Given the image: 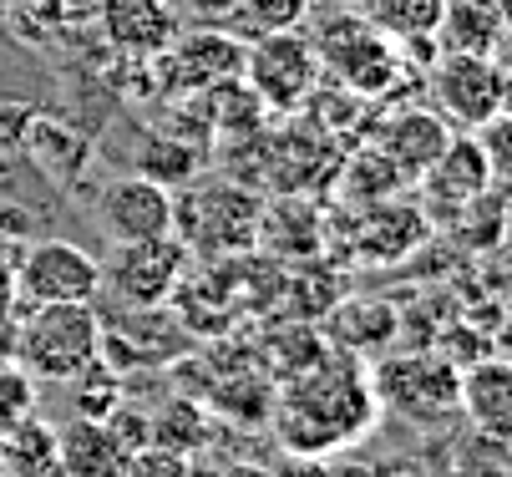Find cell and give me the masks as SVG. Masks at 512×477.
<instances>
[{
    "label": "cell",
    "instance_id": "cell-22",
    "mask_svg": "<svg viewBox=\"0 0 512 477\" xmlns=\"http://www.w3.org/2000/svg\"><path fill=\"white\" fill-rule=\"evenodd\" d=\"M502 229H507V183L492 178L472 203H462V214L452 219V234L472 249V254H492L502 244Z\"/></svg>",
    "mask_w": 512,
    "mask_h": 477
},
{
    "label": "cell",
    "instance_id": "cell-15",
    "mask_svg": "<svg viewBox=\"0 0 512 477\" xmlns=\"http://www.w3.org/2000/svg\"><path fill=\"white\" fill-rule=\"evenodd\" d=\"M173 66L183 72L188 87H213V82H234L244 72V36L229 26H198L188 36H173Z\"/></svg>",
    "mask_w": 512,
    "mask_h": 477
},
{
    "label": "cell",
    "instance_id": "cell-9",
    "mask_svg": "<svg viewBox=\"0 0 512 477\" xmlns=\"http://www.w3.org/2000/svg\"><path fill=\"white\" fill-rule=\"evenodd\" d=\"M376 401H386L391 412L411 417V422H436L457 412V366L447 356H391L376 381H371Z\"/></svg>",
    "mask_w": 512,
    "mask_h": 477
},
{
    "label": "cell",
    "instance_id": "cell-18",
    "mask_svg": "<svg viewBox=\"0 0 512 477\" xmlns=\"http://www.w3.org/2000/svg\"><path fill=\"white\" fill-rule=\"evenodd\" d=\"M335 173H340V198L355 203V209H371V203H386V198H396L401 188H411V183L396 173V163H391L371 138H365L360 148H350V158L335 163Z\"/></svg>",
    "mask_w": 512,
    "mask_h": 477
},
{
    "label": "cell",
    "instance_id": "cell-29",
    "mask_svg": "<svg viewBox=\"0 0 512 477\" xmlns=\"http://www.w3.org/2000/svg\"><path fill=\"white\" fill-rule=\"evenodd\" d=\"M224 477H269V472H259V467H229Z\"/></svg>",
    "mask_w": 512,
    "mask_h": 477
},
{
    "label": "cell",
    "instance_id": "cell-23",
    "mask_svg": "<svg viewBox=\"0 0 512 477\" xmlns=\"http://www.w3.org/2000/svg\"><path fill=\"white\" fill-rule=\"evenodd\" d=\"M335 340H350V351H381L391 346V335H396V315L386 305H340L335 320H330Z\"/></svg>",
    "mask_w": 512,
    "mask_h": 477
},
{
    "label": "cell",
    "instance_id": "cell-2",
    "mask_svg": "<svg viewBox=\"0 0 512 477\" xmlns=\"http://www.w3.org/2000/svg\"><path fill=\"white\" fill-rule=\"evenodd\" d=\"M264 198L254 183L239 178H183V198H173V234L188 254H244L259 244Z\"/></svg>",
    "mask_w": 512,
    "mask_h": 477
},
{
    "label": "cell",
    "instance_id": "cell-13",
    "mask_svg": "<svg viewBox=\"0 0 512 477\" xmlns=\"http://www.w3.org/2000/svg\"><path fill=\"white\" fill-rule=\"evenodd\" d=\"M431 234L426 214L416 209V203H371V209H360L355 219V254L365 264H396L406 259L421 239Z\"/></svg>",
    "mask_w": 512,
    "mask_h": 477
},
{
    "label": "cell",
    "instance_id": "cell-30",
    "mask_svg": "<svg viewBox=\"0 0 512 477\" xmlns=\"http://www.w3.org/2000/svg\"><path fill=\"white\" fill-rule=\"evenodd\" d=\"M447 6H502V0H447Z\"/></svg>",
    "mask_w": 512,
    "mask_h": 477
},
{
    "label": "cell",
    "instance_id": "cell-5",
    "mask_svg": "<svg viewBox=\"0 0 512 477\" xmlns=\"http://www.w3.org/2000/svg\"><path fill=\"white\" fill-rule=\"evenodd\" d=\"M244 87L269 117H295L305 112L310 92L320 87V61L315 46L300 26L289 31H264L244 41Z\"/></svg>",
    "mask_w": 512,
    "mask_h": 477
},
{
    "label": "cell",
    "instance_id": "cell-1",
    "mask_svg": "<svg viewBox=\"0 0 512 477\" xmlns=\"http://www.w3.org/2000/svg\"><path fill=\"white\" fill-rule=\"evenodd\" d=\"M376 422V391L350 361V351H330L310 361L305 371L284 376V391L274 401V432L289 452H335L355 442Z\"/></svg>",
    "mask_w": 512,
    "mask_h": 477
},
{
    "label": "cell",
    "instance_id": "cell-6",
    "mask_svg": "<svg viewBox=\"0 0 512 477\" xmlns=\"http://www.w3.org/2000/svg\"><path fill=\"white\" fill-rule=\"evenodd\" d=\"M431 97L452 127L477 132L497 112H507V72L502 56H472V51H436L431 66Z\"/></svg>",
    "mask_w": 512,
    "mask_h": 477
},
{
    "label": "cell",
    "instance_id": "cell-14",
    "mask_svg": "<svg viewBox=\"0 0 512 477\" xmlns=\"http://www.w3.org/2000/svg\"><path fill=\"white\" fill-rule=\"evenodd\" d=\"M132 462V452L122 447V437L107 427V417H71L56 432V467L61 477H122Z\"/></svg>",
    "mask_w": 512,
    "mask_h": 477
},
{
    "label": "cell",
    "instance_id": "cell-31",
    "mask_svg": "<svg viewBox=\"0 0 512 477\" xmlns=\"http://www.w3.org/2000/svg\"><path fill=\"white\" fill-rule=\"evenodd\" d=\"M345 6H365V0H345Z\"/></svg>",
    "mask_w": 512,
    "mask_h": 477
},
{
    "label": "cell",
    "instance_id": "cell-26",
    "mask_svg": "<svg viewBox=\"0 0 512 477\" xmlns=\"http://www.w3.org/2000/svg\"><path fill=\"white\" fill-rule=\"evenodd\" d=\"M31 401H36L31 376H26L21 366H0V427L31 417Z\"/></svg>",
    "mask_w": 512,
    "mask_h": 477
},
{
    "label": "cell",
    "instance_id": "cell-21",
    "mask_svg": "<svg viewBox=\"0 0 512 477\" xmlns=\"http://www.w3.org/2000/svg\"><path fill=\"white\" fill-rule=\"evenodd\" d=\"M0 472L6 477H61L56 467V432L36 417L0 427Z\"/></svg>",
    "mask_w": 512,
    "mask_h": 477
},
{
    "label": "cell",
    "instance_id": "cell-25",
    "mask_svg": "<svg viewBox=\"0 0 512 477\" xmlns=\"http://www.w3.org/2000/svg\"><path fill=\"white\" fill-rule=\"evenodd\" d=\"M66 381H82V386H92V391H77L71 396V417H107L112 406H122V381H117V371L112 366H102V356L97 361H87L77 376H66Z\"/></svg>",
    "mask_w": 512,
    "mask_h": 477
},
{
    "label": "cell",
    "instance_id": "cell-3",
    "mask_svg": "<svg viewBox=\"0 0 512 477\" xmlns=\"http://www.w3.org/2000/svg\"><path fill=\"white\" fill-rule=\"evenodd\" d=\"M16 361L21 371L41 381H66L87 361L102 356V315L92 300H51V305H21L11 320Z\"/></svg>",
    "mask_w": 512,
    "mask_h": 477
},
{
    "label": "cell",
    "instance_id": "cell-17",
    "mask_svg": "<svg viewBox=\"0 0 512 477\" xmlns=\"http://www.w3.org/2000/svg\"><path fill=\"white\" fill-rule=\"evenodd\" d=\"M102 26L122 51H168L178 36V16L168 0H107Z\"/></svg>",
    "mask_w": 512,
    "mask_h": 477
},
{
    "label": "cell",
    "instance_id": "cell-10",
    "mask_svg": "<svg viewBox=\"0 0 512 477\" xmlns=\"http://www.w3.org/2000/svg\"><path fill=\"white\" fill-rule=\"evenodd\" d=\"M16 290H21V305H51V300H97L102 290V264L66 244V239H46V244H31L21 259H16Z\"/></svg>",
    "mask_w": 512,
    "mask_h": 477
},
{
    "label": "cell",
    "instance_id": "cell-28",
    "mask_svg": "<svg viewBox=\"0 0 512 477\" xmlns=\"http://www.w3.org/2000/svg\"><path fill=\"white\" fill-rule=\"evenodd\" d=\"M183 6H188V16H198L203 26H224L229 11H234V0H183Z\"/></svg>",
    "mask_w": 512,
    "mask_h": 477
},
{
    "label": "cell",
    "instance_id": "cell-19",
    "mask_svg": "<svg viewBox=\"0 0 512 477\" xmlns=\"http://www.w3.org/2000/svg\"><path fill=\"white\" fill-rule=\"evenodd\" d=\"M502 6H447L436 21L431 51H472V56H502Z\"/></svg>",
    "mask_w": 512,
    "mask_h": 477
},
{
    "label": "cell",
    "instance_id": "cell-24",
    "mask_svg": "<svg viewBox=\"0 0 512 477\" xmlns=\"http://www.w3.org/2000/svg\"><path fill=\"white\" fill-rule=\"evenodd\" d=\"M310 16V0H234L229 11V31L234 36H264V31H289V26H305Z\"/></svg>",
    "mask_w": 512,
    "mask_h": 477
},
{
    "label": "cell",
    "instance_id": "cell-12",
    "mask_svg": "<svg viewBox=\"0 0 512 477\" xmlns=\"http://www.w3.org/2000/svg\"><path fill=\"white\" fill-rule=\"evenodd\" d=\"M452 132H457V127L436 112V107H401V112H391V117L376 127L371 143L396 163V173H401L406 183H416V178L426 173V163L452 143Z\"/></svg>",
    "mask_w": 512,
    "mask_h": 477
},
{
    "label": "cell",
    "instance_id": "cell-4",
    "mask_svg": "<svg viewBox=\"0 0 512 477\" xmlns=\"http://www.w3.org/2000/svg\"><path fill=\"white\" fill-rule=\"evenodd\" d=\"M315 46V61H320V77H330L335 87H345L350 97H386L401 77V56H396V41H386L365 11L355 16H325L320 31L310 36Z\"/></svg>",
    "mask_w": 512,
    "mask_h": 477
},
{
    "label": "cell",
    "instance_id": "cell-27",
    "mask_svg": "<svg viewBox=\"0 0 512 477\" xmlns=\"http://www.w3.org/2000/svg\"><path fill=\"white\" fill-rule=\"evenodd\" d=\"M16 310H21V290H16V259L0 254V330H11Z\"/></svg>",
    "mask_w": 512,
    "mask_h": 477
},
{
    "label": "cell",
    "instance_id": "cell-11",
    "mask_svg": "<svg viewBox=\"0 0 512 477\" xmlns=\"http://www.w3.org/2000/svg\"><path fill=\"white\" fill-rule=\"evenodd\" d=\"M97 214H102V229L112 234V244L173 234V188H163V183L148 178V173L117 178V183L102 188Z\"/></svg>",
    "mask_w": 512,
    "mask_h": 477
},
{
    "label": "cell",
    "instance_id": "cell-7",
    "mask_svg": "<svg viewBox=\"0 0 512 477\" xmlns=\"http://www.w3.org/2000/svg\"><path fill=\"white\" fill-rule=\"evenodd\" d=\"M188 244L178 234L158 239H127L107 254L102 264V285L117 295V305H168L188 275Z\"/></svg>",
    "mask_w": 512,
    "mask_h": 477
},
{
    "label": "cell",
    "instance_id": "cell-8",
    "mask_svg": "<svg viewBox=\"0 0 512 477\" xmlns=\"http://www.w3.org/2000/svg\"><path fill=\"white\" fill-rule=\"evenodd\" d=\"M487 183H492V163H487L482 143L472 138V132H452V143L436 153L426 163V173L416 178V188H421L416 209L426 214L431 229H452V219L462 214V203H472Z\"/></svg>",
    "mask_w": 512,
    "mask_h": 477
},
{
    "label": "cell",
    "instance_id": "cell-20",
    "mask_svg": "<svg viewBox=\"0 0 512 477\" xmlns=\"http://www.w3.org/2000/svg\"><path fill=\"white\" fill-rule=\"evenodd\" d=\"M442 11H447V0H365V21L386 41L411 46V51H431Z\"/></svg>",
    "mask_w": 512,
    "mask_h": 477
},
{
    "label": "cell",
    "instance_id": "cell-16",
    "mask_svg": "<svg viewBox=\"0 0 512 477\" xmlns=\"http://www.w3.org/2000/svg\"><path fill=\"white\" fill-rule=\"evenodd\" d=\"M457 406L472 417V427L482 437H507L512 432V371L487 356L472 371H457Z\"/></svg>",
    "mask_w": 512,
    "mask_h": 477
}]
</instances>
